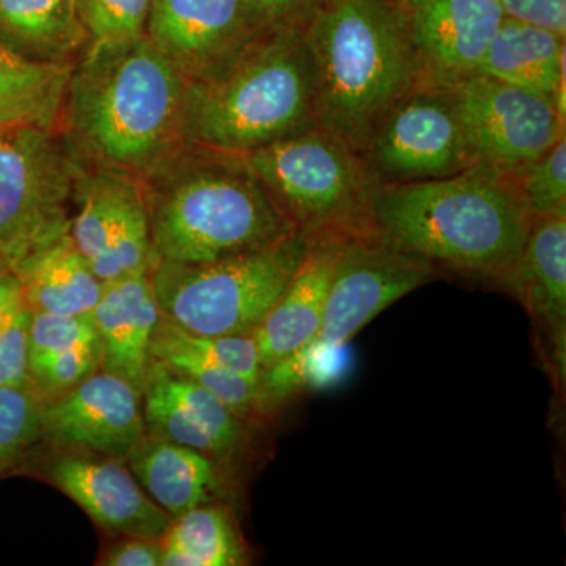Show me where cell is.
Here are the masks:
<instances>
[{"instance_id": "cell-1", "label": "cell", "mask_w": 566, "mask_h": 566, "mask_svg": "<svg viewBox=\"0 0 566 566\" xmlns=\"http://www.w3.org/2000/svg\"><path fill=\"white\" fill-rule=\"evenodd\" d=\"M520 180L475 164L442 180L375 186L370 223L389 243L501 285L520 259L532 226Z\"/></svg>"}, {"instance_id": "cell-2", "label": "cell", "mask_w": 566, "mask_h": 566, "mask_svg": "<svg viewBox=\"0 0 566 566\" xmlns=\"http://www.w3.org/2000/svg\"><path fill=\"white\" fill-rule=\"evenodd\" d=\"M144 178L155 262H216L297 232L243 156L185 144Z\"/></svg>"}, {"instance_id": "cell-3", "label": "cell", "mask_w": 566, "mask_h": 566, "mask_svg": "<svg viewBox=\"0 0 566 566\" xmlns=\"http://www.w3.org/2000/svg\"><path fill=\"white\" fill-rule=\"evenodd\" d=\"M315 73V120L363 153L423 82L401 0H324L303 25Z\"/></svg>"}, {"instance_id": "cell-4", "label": "cell", "mask_w": 566, "mask_h": 566, "mask_svg": "<svg viewBox=\"0 0 566 566\" xmlns=\"http://www.w3.org/2000/svg\"><path fill=\"white\" fill-rule=\"evenodd\" d=\"M186 81L147 39L91 43L71 74V134L93 159L142 177L185 145Z\"/></svg>"}, {"instance_id": "cell-5", "label": "cell", "mask_w": 566, "mask_h": 566, "mask_svg": "<svg viewBox=\"0 0 566 566\" xmlns=\"http://www.w3.org/2000/svg\"><path fill=\"white\" fill-rule=\"evenodd\" d=\"M314 125V63L301 28L260 32L223 69L186 82L185 144L245 156Z\"/></svg>"}, {"instance_id": "cell-6", "label": "cell", "mask_w": 566, "mask_h": 566, "mask_svg": "<svg viewBox=\"0 0 566 566\" xmlns=\"http://www.w3.org/2000/svg\"><path fill=\"white\" fill-rule=\"evenodd\" d=\"M304 233L216 262H155L153 292L164 318L200 335H251L308 251Z\"/></svg>"}, {"instance_id": "cell-7", "label": "cell", "mask_w": 566, "mask_h": 566, "mask_svg": "<svg viewBox=\"0 0 566 566\" xmlns=\"http://www.w3.org/2000/svg\"><path fill=\"white\" fill-rule=\"evenodd\" d=\"M297 232L308 240L374 229L375 182L359 151L319 125L243 156Z\"/></svg>"}, {"instance_id": "cell-8", "label": "cell", "mask_w": 566, "mask_h": 566, "mask_svg": "<svg viewBox=\"0 0 566 566\" xmlns=\"http://www.w3.org/2000/svg\"><path fill=\"white\" fill-rule=\"evenodd\" d=\"M360 156L376 186L442 180L479 164L453 87L424 81L386 115Z\"/></svg>"}, {"instance_id": "cell-9", "label": "cell", "mask_w": 566, "mask_h": 566, "mask_svg": "<svg viewBox=\"0 0 566 566\" xmlns=\"http://www.w3.org/2000/svg\"><path fill=\"white\" fill-rule=\"evenodd\" d=\"M80 167L54 129H0V255L7 263L70 221L65 205Z\"/></svg>"}, {"instance_id": "cell-10", "label": "cell", "mask_w": 566, "mask_h": 566, "mask_svg": "<svg viewBox=\"0 0 566 566\" xmlns=\"http://www.w3.org/2000/svg\"><path fill=\"white\" fill-rule=\"evenodd\" d=\"M436 273L433 264L389 243L374 229L346 238L312 344L346 348L376 316L433 281Z\"/></svg>"}, {"instance_id": "cell-11", "label": "cell", "mask_w": 566, "mask_h": 566, "mask_svg": "<svg viewBox=\"0 0 566 566\" xmlns=\"http://www.w3.org/2000/svg\"><path fill=\"white\" fill-rule=\"evenodd\" d=\"M479 163L521 180L560 137L566 117L535 93L474 74L453 87Z\"/></svg>"}, {"instance_id": "cell-12", "label": "cell", "mask_w": 566, "mask_h": 566, "mask_svg": "<svg viewBox=\"0 0 566 566\" xmlns=\"http://www.w3.org/2000/svg\"><path fill=\"white\" fill-rule=\"evenodd\" d=\"M260 32L244 0H151L145 25L186 82L223 69Z\"/></svg>"}, {"instance_id": "cell-13", "label": "cell", "mask_w": 566, "mask_h": 566, "mask_svg": "<svg viewBox=\"0 0 566 566\" xmlns=\"http://www.w3.org/2000/svg\"><path fill=\"white\" fill-rule=\"evenodd\" d=\"M40 433L57 444L126 458L147 434L142 394L120 376L96 370L41 405Z\"/></svg>"}, {"instance_id": "cell-14", "label": "cell", "mask_w": 566, "mask_h": 566, "mask_svg": "<svg viewBox=\"0 0 566 566\" xmlns=\"http://www.w3.org/2000/svg\"><path fill=\"white\" fill-rule=\"evenodd\" d=\"M142 409L150 434L199 450L212 461H230L243 450V420L202 386L150 357L142 387Z\"/></svg>"}, {"instance_id": "cell-15", "label": "cell", "mask_w": 566, "mask_h": 566, "mask_svg": "<svg viewBox=\"0 0 566 566\" xmlns=\"http://www.w3.org/2000/svg\"><path fill=\"white\" fill-rule=\"evenodd\" d=\"M423 81L455 87L474 76L505 14L499 0H401Z\"/></svg>"}, {"instance_id": "cell-16", "label": "cell", "mask_w": 566, "mask_h": 566, "mask_svg": "<svg viewBox=\"0 0 566 566\" xmlns=\"http://www.w3.org/2000/svg\"><path fill=\"white\" fill-rule=\"evenodd\" d=\"M46 474L52 485L112 534L161 539L172 524V517L142 490L133 472L112 457H55Z\"/></svg>"}, {"instance_id": "cell-17", "label": "cell", "mask_w": 566, "mask_h": 566, "mask_svg": "<svg viewBox=\"0 0 566 566\" xmlns=\"http://www.w3.org/2000/svg\"><path fill=\"white\" fill-rule=\"evenodd\" d=\"M545 329L558 378L566 371V216L532 219L520 259L501 282Z\"/></svg>"}, {"instance_id": "cell-18", "label": "cell", "mask_w": 566, "mask_h": 566, "mask_svg": "<svg viewBox=\"0 0 566 566\" xmlns=\"http://www.w3.org/2000/svg\"><path fill=\"white\" fill-rule=\"evenodd\" d=\"M70 227L71 221L61 223L7 264L32 311L92 316L104 283L77 249Z\"/></svg>"}, {"instance_id": "cell-19", "label": "cell", "mask_w": 566, "mask_h": 566, "mask_svg": "<svg viewBox=\"0 0 566 566\" xmlns=\"http://www.w3.org/2000/svg\"><path fill=\"white\" fill-rule=\"evenodd\" d=\"M161 318L150 271L106 282L92 319L102 345V370L120 376L142 394L153 334Z\"/></svg>"}, {"instance_id": "cell-20", "label": "cell", "mask_w": 566, "mask_h": 566, "mask_svg": "<svg viewBox=\"0 0 566 566\" xmlns=\"http://www.w3.org/2000/svg\"><path fill=\"white\" fill-rule=\"evenodd\" d=\"M345 240H311L292 281L252 334L263 370L304 348L318 335L327 289Z\"/></svg>"}, {"instance_id": "cell-21", "label": "cell", "mask_w": 566, "mask_h": 566, "mask_svg": "<svg viewBox=\"0 0 566 566\" xmlns=\"http://www.w3.org/2000/svg\"><path fill=\"white\" fill-rule=\"evenodd\" d=\"M565 40L505 17L476 74L543 96L565 117Z\"/></svg>"}, {"instance_id": "cell-22", "label": "cell", "mask_w": 566, "mask_h": 566, "mask_svg": "<svg viewBox=\"0 0 566 566\" xmlns=\"http://www.w3.org/2000/svg\"><path fill=\"white\" fill-rule=\"evenodd\" d=\"M126 460L142 490L172 520L208 504L221 485L218 465L210 457L150 433L134 446Z\"/></svg>"}, {"instance_id": "cell-23", "label": "cell", "mask_w": 566, "mask_h": 566, "mask_svg": "<svg viewBox=\"0 0 566 566\" xmlns=\"http://www.w3.org/2000/svg\"><path fill=\"white\" fill-rule=\"evenodd\" d=\"M71 62H39L0 43V129H54L65 111Z\"/></svg>"}, {"instance_id": "cell-24", "label": "cell", "mask_w": 566, "mask_h": 566, "mask_svg": "<svg viewBox=\"0 0 566 566\" xmlns=\"http://www.w3.org/2000/svg\"><path fill=\"white\" fill-rule=\"evenodd\" d=\"M0 29L39 62H71L88 41L74 0H0Z\"/></svg>"}, {"instance_id": "cell-25", "label": "cell", "mask_w": 566, "mask_h": 566, "mask_svg": "<svg viewBox=\"0 0 566 566\" xmlns=\"http://www.w3.org/2000/svg\"><path fill=\"white\" fill-rule=\"evenodd\" d=\"M163 566H240L245 547L229 510L203 504L175 517L161 538Z\"/></svg>"}, {"instance_id": "cell-26", "label": "cell", "mask_w": 566, "mask_h": 566, "mask_svg": "<svg viewBox=\"0 0 566 566\" xmlns=\"http://www.w3.org/2000/svg\"><path fill=\"white\" fill-rule=\"evenodd\" d=\"M153 359L192 379L208 392L223 401L234 415L245 419L259 412V381L226 370L221 365L205 359L178 344L159 318L150 346Z\"/></svg>"}, {"instance_id": "cell-27", "label": "cell", "mask_w": 566, "mask_h": 566, "mask_svg": "<svg viewBox=\"0 0 566 566\" xmlns=\"http://www.w3.org/2000/svg\"><path fill=\"white\" fill-rule=\"evenodd\" d=\"M153 256L150 219L142 181L126 197L104 249L91 266L103 283L150 271Z\"/></svg>"}, {"instance_id": "cell-28", "label": "cell", "mask_w": 566, "mask_h": 566, "mask_svg": "<svg viewBox=\"0 0 566 566\" xmlns=\"http://www.w3.org/2000/svg\"><path fill=\"white\" fill-rule=\"evenodd\" d=\"M32 307L17 275L0 271V387L29 385Z\"/></svg>"}, {"instance_id": "cell-29", "label": "cell", "mask_w": 566, "mask_h": 566, "mask_svg": "<svg viewBox=\"0 0 566 566\" xmlns=\"http://www.w3.org/2000/svg\"><path fill=\"white\" fill-rule=\"evenodd\" d=\"M151 0H76L88 41L125 43L145 35Z\"/></svg>"}, {"instance_id": "cell-30", "label": "cell", "mask_w": 566, "mask_h": 566, "mask_svg": "<svg viewBox=\"0 0 566 566\" xmlns=\"http://www.w3.org/2000/svg\"><path fill=\"white\" fill-rule=\"evenodd\" d=\"M169 333L172 334L178 344L188 348L189 352L199 354L211 363L221 365L226 370L232 371L244 378L259 381L263 367L260 360L259 346L253 335H200L189 333L164 318Z\"/></svg>"}, {"instance_id": "cell-31", "label": "cell", "mask_w": 566, "mask_h": 566, "mask_svg": "<svg viewBox=\"0 0 566 566\" xmlns=\"http://www.w3.org/2000/svg\"><path fill=\"white\" fill-rule=\"evenodd\" d=\"M40 408L31 386L0 387V472L41 434Z\"/></svg>"}, {"instance_id": "cell-32", "label": "cell", "mask_w": 566, "mask_h": 566, "mask_svg": "<svg viewBox=\"0 0 566 566\" xmlns=\"http://www.w3.org/2000/svg\"><path fill=\"white\" fill-rule=\"evenodd\" d=\"M520 186L532 218L566 216V136L534 164Z\"/></svg>"}, {"instance_id": "cell-33", "label": "cell", "mask_w": 566, "mask_h": 566, "mask_svg": "<svg viewBox=\"0 0 566 566\" xmlns=\"http://www.w3.org/2000/svg\"><path fill=\"white\" fill-rule=\"evenodd\" d=\"M102 367V345L74 346L29 363V381L46 394H62Z\"/></svg>"}, {"instance_id": "cell-34", "label": "cell", "mask_w": 566, "mask_h": 566, "mask_svg": "<svg viewBox=\"0 0 566 566\" xmlns=\"http://www.w3.org/2000/svg\"><path fill=\"white\" fill-rule=\"evenodd\" d=\"M99 342L92 316L57 315L32 311L29 363L74 346Z\"/></svg>"}, {"instance_id": "cell-35", "label": "cell", "mask_w": 566, "mask_h": 566, "mask_svg": "<svg viewBox=\"0 0 566 566\" xmlns=\"http://www.w3.org/2000/svg\"><path fill=\"white\" fill-rule=\"evenodd\" d=\"M256 24L268 29L303 28L324 0H244Z\"/></svg>"}, {"instance_id": "cell-36", "label": "cell", "mask_w": 566, "mask_h": 566, "mask_svg": "<svg viewBox=\"0 0 566 566\" xmlns=\"http://www.w3.org/2000/svg\"><path fill=\"white\" fill-rule=\"evenodd\" d=\"M506 18L566 36V0H499Z\"/></svg>"}, {"instance_id": "cell-37", "label": "cell", "mask_w": 566, "mask_h": 566, "mask_svg": "<svg viewBox=\"0 0 566 566\" xmlns=\"http://www.w3.org/2000/svg\"><path fill=\"white\" fill-rule=\"evenodd\" d=\"M106 566H163L161 539L126 536L106 551Z\"/></svg>"}, {"instance_id": "cell-38", "label": "cell", "mask_w": 566, "mask_h": 566, "mask_svg": "<svg viewBox=\"0 0 566 566\" xmlns=\"http://www.w3.org/2000/svg\"><path fill=\"white\" fill-rule=\"evenodd\" d=\"M74 2H76V0H74Z\"/></svg>"}]
</instances>
